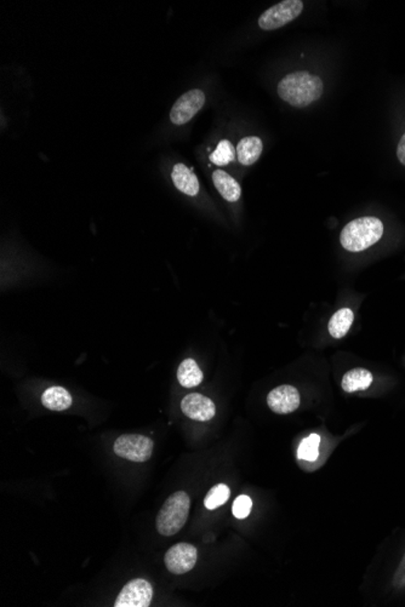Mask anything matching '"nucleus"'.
<instances>
[{
    "label": "nucleus",
    "instance_id": "4",
    "mask_svg": "<svg viewBox=\"0 0 405 607\" xmlns=\"http://www.w3.org/2000/svg\"><path fill=\"white\" fill-rule=\"evenodd\" d=\"M153 440L139 434H124L114 441L113 450L117 456L127 461L144 463L153 453Z\"/></svg>",
    "mask_w": 405,
    "mask_h": 607
},
{
    "label": "nucleus",
    "instance_id": "5",
    "mask_svg": "<svg viewBox=\"0 0 405 607\" xmlns=\"http://www.w3.org/2000/svg\"><path fill=\"white\" fill-rule=\"evenodd\" d=\"M304 10L301 0H284L270 6L258 18V25L263 30H278L300 16Z\"/></svg>",
    "mask_w": 405,
    "mask_h": 607
},
{
    "label": "nucleus",
    "instance_id": "12",
    "mask_svg": "<svg viewBox=\"0 0 405 607\" xmlns=\"http://www.w3.org/2000/svg\"><path fill=\"white\" fill-rule=\"evenodd\" d=\"M212 182L224 200L229 203L239 200L241 195V185L231 175H228L227 172L216 170L212 174Z\"/></svg>",
    "mask_w": 405,
    "mask_h": 607
},
{
    "label": "nucleus",
    "instance_id": "16",
    "mask_svg": "<svg viewBox=\"0 0 405 607\" xmlns=\"http://www.w3.org/2000/svg\"><path fill=\"white\" fill-rule=\"evenodd\" d=\"M353 319H355V314L350 308H341V310H338L331 317L329 325H328L330 335L333 336V339L345 337L352 327Z\"/></svg>",
    "mask_w": 405,
    "mask_h": 607
},
{
    "label": "nucleus",
    "instance_id": "17",
    "mask_svg": "<svg viewBox=\"0 0 405 607\" xmlns=\"http://www.w3.org/2000/svg\"><path fill=\"white\" fill-rule=\"evenodd\" d=\"M178 380L185 388L197 387L202 381V370L199 369L198 364L193 359H186L178 366Z\"/></svg>",
    "mask_w": 405,
    "mask_h": 607
},
{
    "label": "nucleus",
    "instance_id": "11",
    "mask_svg": "<svg viewBox=\"0 0 405 607\" xmlns=\"http://www.w3.org/2000/svg\"><path fill=\"white\" fill-rule=\"evenodd\" d=\"M171 178H173L175 187L183 194L190 195V197H195L198 194V178L190 169L187 168L185 164L178 163L173 166Z\"/></svg>",
    "mask_w": 405,
    "mask_h": 607
},
{
    "label": "nucleus",
    "instance_id": "20",
    "mask_svg": "<svg viewBox=\"0 0 405 607\" xmlns=\"http://www.w3.org/2000/svg\"><path fill=\"white\" fill-rule=\"evenodd\" d=\"M234 157H236V149L232 143L228 140H222L219 141L214 153H211L210 160L211 163L215 164L217 166H226L233 161Z\"/></svg>",
    "mask_w": 405,
    "mask_h": 607
},
{
    "label": "nucleus",
    "instance_id": "3",
    "mask_svg": "<svg viewBox=\"0 0 405 607\" xmlns=\"http://www.w3.org/2000/svg\"><path fill=\"white\" fill-rule=\"evenodd\" d=\"M190 496L185 491H178L165 501L156 515V530L163 536H173L181 530L190 514Z\"/></svg>",
    "mask_w": 405,
    "mask_h": 607
},
{
    "label": "nucleus",
    "instance_id": "6",
    "mask_svg": "<svg viewBox=\"0 0 405 607\" xmlns=\"http://www.w3.org/2000/svg\"><path fill=\"white\" fill-rule=\"evenodd\" d=\"M153 598L151 583L144 578H135L122 586L114 607H148Z\"/></svg>",
    "mask_w": 405,
    "mask_h": 607
},
{
    "label": "nucleus",
    "instance_id": "21",
    "mask_svg": "<svg viewBox=\"0 0 405 607\" xmlns=\"http://www.w3.org/2000/svg\"><path fill=\"white\" fill-rule=\"evenodd\" d=\"M253 508V501L248 496L241 494L238 496L233 503L232 513L236 519H245L248 518Z\"/></svg>",
    "mask_w": 405,
    "mask_h": 607
},
{
    "label": "nucleus",
    "instance_id": "22",
    "mask_svg": "<svg viewBox=\"0 0 405 607\" xmlns=\"http://www.w3.org/2000/svg\"><path fill=\"white\" fill-rule=\"evenodd\" d=\"M397 157L399 161L405 166V134L401 136V141L398 143Z\"/></svg>",
    "mask_w": 405,
    "mask_h": 607
},
{
    "label": "nucleus",
    "instance_id": "9",
    "mask_svg": "<svg viewBox=\"0 0 405 607\" xmlns=\"http://www.w3.org/2000/svg\"><path fill=\"white\" fill-rule=\"evenodd\" d=\"M267 404L275 414L287 415L300 407V394L292 385H279L270 390L267 397Z\"/></svg>",
    "mask_w": 405,
    "mask_h": 607
},
{
    "label": "nucleus",
    "instance_id": "2",
    "mask_svg": "<svg viewBox=\"0 0 405 607\" xmlns=\"http://www.w3.org/2000/svg\"><path fill=\"white\" fill-rule=\"evenodd\" d=\"M384 234V223L376 217H360L347 223L340 242L347 251L360 252L372 246Z\"/></svg>",
    "mask_w": 405,
    "mask_h": 607
},
{
    "label": "nucleus",
    "instance_id": "10",
    "mask_svg": "<svg viewBox=\"0 0 405 607\" xmlns=\"http://www.w3.org/2000/svg\"><path fill=\"white\" fill-rule=\"evenodd\" d=\"M181 410L188 419L199 422L210 421L216 414L214 402L199 393H190L182 399Z\"/></svg>",
    "mask_w": 405,
    "mask_h": 607
},
{
    "label": "nucleus",
    "instance_id": "13",
    "mask_svg": "<svg viewBox=\"0 0 405 607\" xmlns=\"http://www.w3.org/2000/svg\"><path fill=\"white\" fill-rule=\"evenodd\" d=\"M42 404L51 411H64L72 405V397L67 390L54 385L42 393Z\"/></svg>",
    "mask_w": 405,
    "mask_h": 607
},
{
    "label": "nucleus",
    "instance_id": "19",
    "mask_svg": "<svg viewBox=\"0 0 405 607\" xmlns=\"http://www.w3.org/2000/svg\"><path fill=\"white\" fill-rule=\"evenodd\" d=\"M319 444H321V436L318 434H311L308 438L302 440L297 450V457L304 461H316L319 456Z\"/></svg>",
    "mask_w": 405,
    "mask_h": 607
},
{
    "label": "nucleus",
    "instance_id": "7",
    "mask_svg": "<svg viewBox=\"0 0 405 607\" xmlns=\"http://www.w3.org/2000/svg\"><path fill=\"white\" fill-rule=\"evenodd\" d=\"M205 103V95L202 90L195 89L183 93L170 110V120L175 125H183L198 113Z\"/></svg>",
    "mask_w": 405,
    "mask_h": 607
},
{
    "label": "nucleus",
    "instance_id": "1",
    "mask_svg": "<svg viewBox=\"0 0 405 607\" xmlns=\"http://www.w3.org/2000/svg\"><path fill=\"white\" fill-rule=\"evenodd\" d=\"M324 91V85L319 76L308 72H294L279 81L278 93L289 105L304 108L319 100Z\"/></svg>",
    "mask_w": 405,
    "mask_h": 607
},
{
    "label": "nucleus",
    "instance_id": "14",
    "mask_svg": "<svg viewBox=\"0 0 405 607\" xmlns=\"http://www.w3.org/2000/svg\"><path fill=\"white\" fill-rule=\"evenodd\" d=\"M262 148H263V144L258 137L250 136V137H244V139L241 140L236 149L239 163L241 165H245V166H249V165L256 163L260 155H261Z\"/></svg>",
    "mask_w": 405,
    "mask_h": 607
},
{
    "label": "nucleus",
    "instance_id": "8",
    "mask_svg": "<svg viewBox=\"0 0 405 607\" xmlns=\"http://www.w3.org/2000/svg\"><path fill=\"white\" fill-rule=\"evenodd\" d=\"M198 559L195 545L178 543L171 547L164 557L165 566L173 574H187L193 569Z\"/></svg>",
    "mask_w": 405,
    "mask_h": 607
},
{
    "label": "nucleus",
    "instance_id": "15",
    "mask_svg": "<svg viewBox=\"0 0 405 607\" xmlns=\"http://www.w3.org/2000/svg\"><path fill=\"white\" fill-rule=\"evenodd\" d=\"M372 383V375L370 371L365 369L350 370L348 373H345V376L342 378V390L347 393H353L358 390H365L370 387Z\"/></svg>",
    "mask_w": 405,
    "mask_h": 607
},
{
    "label": "nucleus",
    "instance_id": "18",
    "mask_svg": "<svg viewBox=\"0 0 405 607\" xmlns=\"http://www.w3.org/2000/svg\"><path fill=\"white\" fill-rule=\"evenodd\" d=\"M229 494H231V490L227 485L217 484V485L212 486L204 499V506L209 511H214L216 508L221 507L227 502Z\"/></svg>",
    "mask_w": 405,
    "mask_h": 607
}]
</instances>
